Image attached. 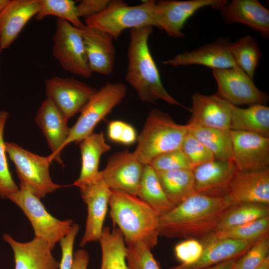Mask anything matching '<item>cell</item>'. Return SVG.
Instances as JSON below:
<instances>
[{
    "label": "cell",
    "instance_id": "cb8c5ba5",
    "mask_svg": "<svg viewBox=\"0 0 269 269\" xmlns=\"http://www.w3.org/2000/svg\"><path fill=\"white\" fill-rule=\"evenodd\" d=\"M40 6V0H10L0 13V51L13 43Z\"/></svg>",
    "mask_w": 269,
    "mask_h": 269
},
{
    "label": "cell",
    "instance_id": "8992f818",
    "mask_svg": "<svg viewBox=\"0 0 269 269\" xmlns=\"http://www.w3.org/2000/svg\"><path fill=\"white\" fill-rule=\"evenodd\" d=\"M19 185V190L8 199L27 217L33 229L34 237L44 241L53 250L56 243L69 232L73 221L60 220L52 216L25 184L20 182Z\"/></svg>",
    "mask_w": 269,
    "mask_h": 269
},
{
    "label": "cell",
    "instance_id": "44dd1931",
    "mask_svg": "<svg viewBox=\"0 0 269 269\" xmlns=\"http://www.w3.org/2000/svg\"><path fill=\"white\" fill-rule=\"evenodd\" d=\"M68 120L50 100L46 98L36 114L35 121L43 133L51 153L47 156L51 162L62 164L60 154L68 137Z\"/></svg>",
    "mask_w": 269,
    "mask_h": 269
},
{
    "label": "cell",
    "instance_id": "7402d4cb",
    "mask_svg": "<svg viewBox=\"0 0 269 269\" xmlns=\"http://www.w3.org/2000/svg\"><path fill=\"white\" fill-rule=\"evenodd\" d=\"M78 28L92 72L105 75L112 73L116 58L113 37L103 30L87 25Z\"/></svg>",
    "mask_w": 269,
    "mask_h": 269
},
{
    "label": "cell",
    "instance_id": "30bf717a",
    "mask_svg": "<svg viewBox=\"0 0 269 269\" xmlns=\"http://www.w3.org/2000/svg\"><path fill=\"white\" fill-rule=\"evenodd\" d=\"M217 84L216 94L233 105H265L268 94L259 89L239 68L212 69Z\"/></svg>",
    "mask_w": 269,
    "mask_h": 269
},
{
    "label": "cell",
    "instance_id": "836d02e7",
    "mask_svg": "<svg viewBox=\"0 0 269 269\" xmlns=\"http://www.w3.org/2000/svg\"><path fill=\"white\" fill-rule=\"evenodd\" d=\"M40 4L39 11L35 16L37 20L52 15L65 20L77 28L84 24L80 20L77 5L73 0H40Z\"/></svg>",
    "mask_w": 269,
    "mask_h": 269
},
{
    "label": "cell",
    "instance_id": "e575fe53",
    "mask_svg": "<svg viewBox=\"0 0 269 269\" xmlns=\"http://www.w3.org/2000/svg\"><path fill=\"white\" fill-rule=\"evenodd\" d=\"M211 235L218 238L257 241L269 235V216L246 224L217 231Z\"/></svg>",
    "mask_w": 269,
    "mask_h": 269
},
{
    "label": "cell",
    "instance_id": "681fc988",
    "mask_svg": "<svg viewBox=\"0 0 269 269\" xmlns=\"http://www.w3.org/2000/svg\"><path fill=\"white\" fill-rule=\"evenodd\" d=\"M10 0H0V13L9 3Z\"/></svg>",
    "mask_w": 269,
    "mask_h": 269
},
{
    "label": "cell",
    "instance_id": "5bb4252c",
    "mask_svg": "<svg viewBox=\"0 0 269 269\" xmlns=\"http://www.w3.org/2000/svg\"><path fill=\"white\" fill-rule=\"evenodd\" d=\"M230 131L233 161L238 171L269 169V137L250 132Z\"/></svg>",
    "mask_w": 269,
    "mask_h": 269
},
{
    "label": "cell",
    "instance_id": "d6a6232c",
    "mask_svg": "<svg viewBox=\"0 0 269 269\" xmlns=\"http://www.w3.org/2000/svg\"><path fill=\"white\" fill-rule=\"evenodd\" d=\"M269 216V206L254 203L229 207L222 215L217 231L246 224Z\"/></svg>",
    "mask_w": 269,
    "mask_h": 269
},
{
    "label": "cell",
    "instance_id": "d6986e66",
    "mask_svg": "<svg viewBox=\"0 0 269 269\" xmlns=\"http://www.w3.org/2000/svg\"><path fill=\"white\" fill-rule=\"evenodd\" d=\"M200 241L203 250L195 262L188 265L180 264L169 269H204L227 261L236 260L242 256L256 241L218 238L210 235Z\"/></svg>",
    "mask_w": 269,
    "mask_h": 269
},
{
    "label": "cell",
    "instance_id": "7bdbcfd3",
    "mask_svg": "<svg viewBox=\"0 0 269 269\" xmlns=\"http://www.w3.org/2000/svg\"><path fill=\"white\" fill-rule=\"evenodd\" d=\"M109 0H81L77 8L80 17L85 19L98 14L108 7Z\"/></svg>",
    "mask_w": 269,
    "mask_h": 269
},
{
    "label": "cell",
    "instance_id": "1f68e13d",
    "mask_svg": "<svg viewBox=\"0 0 269 269\" xmlns=\"http://www.w3.org/2000/svg\"><path fill=\"white\" fill-rule=\"evenodd\" d=\"M231 53L239 67L253 80L262 53L255 39L247 35L230 42Z\"/></svg>",
    "mask_w": 269,
    "mask_h": 269
},
{
    "label": "cell",
    "instance_id": "ee69618b",
    "mask_svg": "<svg viewBox=\"0 0 269 269\" xmlns=\"http://www.w3.org/2000/svg\"><path fill=\"white\" fill-rule=\"evenodd\" d=\"M126 124V122L120 120L110 122L107 127L109 139L113 142L120 143Z\"/></svg>",
    "mask_w": 269,
    "mask_h": 269
},
{
    "label": "cell",
    "instance_id": "d4e9b609",
    "mask_svg": "<svg viewBox=\"0 0 269 269\" xmlns=\"http://www.w3.org/2000/svg\"><path fill=\"white\" fill-rule=\"evenodd\" d=\"M227 23H242L269 37V10L258 0H233L219 10Z\"/></svg>",
    "mask_w": 269,
    "mask_h": 269
},
{
    "label": "cell",
    "instance_id": "4316f807",
    "mask_svg": "<svg viewBox=\"0 0 269 269\" xmlns=\"http://www.w3.org/2000/svg\"><path fill=\"white\" fill-rule=\"evenodd\" d=\"M230 130L269 137V107L256 104L242 108L232 105Z\"/></svg>",
    "mask_w": 269,
    "mask_h": 269
},
{
    "label": "cell",
    "instance_id": "f6af8a7d",
    "mask_svg": "<svg viewBox=\"0 0 269 269\" xmlns=\"http://www.w3.org/2000/svg\"><path fill=\"white\" fill-rule=\"evenodd\" d=\"M89 260V255L86 250H78L74 253L71 269H87Z\"/></svg>",
    "mask_w": 269,
    "mask_h": 269
},
{
    "label": "cell",
    "instance_id": "7a4b0ae2",
    "mask_svg": "<svg viewBox=\"0 0 269 269\" xmlns=\"http://www.w3.org/2000/svg\"><path fill=\"white\" fill-rule=\"evenodd\" d=\"M152 30L153 27L150 26L131 29L126 80L143 102L154 103L161 100L190 111V109L183 106L167 92L161 82L148 46V38Z\"/></svg>",
    "mask_w": 269,
    "mask_h": 269
},
{
    "label": "cell",
    "instance_id": "d590c367",
    "mask_svg": "<svg viewBox=\"0 0 269 269\" xmlns=\"http://www.w3.org/2000/svg\"><path fill=\"white\" fill-rule=\"evenodd\" d=\"M8 116L7 112L0 111V196L3 199H8L19 190L9 170L3 140L4 128Z\"/></svg>",
    "mask_w": 269,
    "mask_h": 269
},
{
    "label": "cell",
    "instance_id": "60d3db41",
    "mask_svg": "<svg viewBox=\"0 0 269 269\" xmlns=\"http://www.w3.org/2000/svg\"><path fill=\"white\" fill-rule=\"evenodd\" d=\"M203 250V245L199 240L188 239L177 244L174 252L180 264L188 265L195 262L200 258Z\"/></svg>",
    "mask_w": 269,
    "mask_h": 269
},
{
    "label": "cell",
    "instance_id": "8d00e7d4",
    "mask_svg": "<svg viewBox=\"0 0 269 269\" xmlns=\"http://www.w3.org/2000/svg\"><path fill=\"white\" fill-rule=\"evenodd\" d=\"M269 257V235L257 241L235 262L233 269H257Z\"/></svg>",
    "mask_w": 269,
    "mask_h": 269
},
{
    "label": "cell",
    "instance_id": "b9f144b4",
    "mask_svg": "<svg viewBox=\"0 0 269 269\" xmlns=\"http://www.w3.org/2000/svg\"><path fill=\"white\" fill-rule=\"evenodd\" d=\"M80 226L73 223L69 232L59 242L61 249V259L58 269H71L73 262V248Z\"/></svg>",
    "mask_w": 269,
    "mask_h": 269
},
{
    "label": "cell",
    "instance_id": "f35d334b",
    "mask_svg": "<svg viewBox=\"0 0 269 269\" xmlns=\"http://www.w3.org/2000/svg\"><path fill=\"white\" fill-rule=\"evenodd\" d=\"M181 149L188 159L192 169L215 159L213 153L188 130Z\"/></svg>",
    "mask_w": 269,
    "mask_h": 269
},
{
    "label": "cell",
    "instance_id": "9a60e30c",
    "mask_svg": "<svg viewBox=\"0 0 269 269\" xmlns=\"http://www.w3.org/2000/svg\"><path fill=\"white\" fill-rule=\"evenodd\" d=\"M83 201L87 207L85 229L80 246L99 241L109 207L111 190L101 176L96 181L79 188Z\"/></svg>",
    "mask_w": 269,
    "mask_h": 269
},
{
    "label": "cell",
    "instance_id": "8fae6325",
    "mask_svg": "<svg viewBox=\"0 0 269 269\" xmlns=\"http://www.w3.org/2000/svg\"><path fill=\"white\" fill-rule=\"evenodd\" d=\"M228 2L227 0H159L154 5V19L157 27L168 35L181 38L185 23L198 10L208 6L220 10Z\"/></svg>",
    "mask_w": 269,
    "mask_h": 269
},
{
    "label": "cell",
    "instance_id": "f1b7e54d",
    "mask_svg": "<svg viewBox=\"0 0 269 269\" xmlns=\"http://www.w3.org/2000/svg\"><path fill=\"white\" fill-rule=\"evenodd\" d=\"M155 171L163 191L175 206L195 193L192 170Z\"/></svg>",
    "mask_w": 269,
    "mask_h": 269
},
{
    "label": "cell",
    "instance_id": "ac0fdd59",
    "mask_svg": "<svg viewBox=\"0 0 269 269\" xmlns=\"http://www.w3.org/2000/svg\"><path fill=\"white\" fill-rule=\"evenodd\" d=\"M230 44L227 38H220L190 52L178 54L162 63L173 67L199 65L212 69L239 68L231 53Z\"/></svg>",
    "mask_w": 269,
    "mask_h": 269
},
{
    "label": "cell",
    "instance_id": "484cf974",
    "mask_svg": "<svg viewBox=\"0 0 269 269\" xmlns=\"http://www.w3.org/2000/svg\"><path fill=\"white\" fill-rule=\"evenodd\" d=\"M81 168L79 177L73 185L78 188L92 183L101 177L99 170L101 156L111 146L106 142L103 132L93 133L79 142Z\"/></svg>",
    "mask_w": 269,
    "mask_h": 269
},
{
    "label": "cell",
    "instance_id": "603a6c76",
    "mask_svg": "<svg viewBox=\"0 0 269 269\" xmlns=\"http://www.w3.org/2000/svg\"><path fill=\"white\" fill-rule=\"evenodd\" d=\"M3 239L11 248L14 260V269H58L60 262L53 257L49 246L36 237L26 243L15 240L5 234Z\"/></svg>",
    "mask_w": 269,
    "mask_h": 269
},
{
    "label": "cell",
    "instance_id": "7c38bea8",
    "mask_svg": "<svg viewBox=\"0 0 269 269\" xmlns=\"http://www.w3.org/2000/svg\"><path fill=\"white\" fill-rule=\"evenodd\" d=\"M46 98L68 120L80 112L97 90L72 77L53 76L44 82Z\"/></svg>",
    "mask_w": 269,
    "mask_h": 269
},
{
    "label": "cell",
    "instance_id": "4fadbf2b",
    "mask_svg": "<svg viewBox=\"0 0 269 269\" xmlns=\"http://www.w3.org/2000/svg\"><path fill=\"white\" fill-rule=\"evenodd\" d=\"M144 166L133 152L125 150L112 154L100 174L111 190L136 196Z\"/></svg>",
    "mask_w": 269,
    "mask_h": 269
},
{
    "label": "cell",
    "instance_id": "ba28073f",
    "mask_svg": "<svg viewBox=\"0 0 269 269\" xmlns=\"http://www.w3.org/2000/svg\"><path fill=\"white\" fill-rule=\"evenodd\" d=\"M5 151L14 163L20 182L25 184L39 199L62 187L52 180L49 166L51 161L13 142H5Z\"/></svg>",
    "mask_w": 269,
    "mask_h": 269
},
{
    "label": "cell",
    "instance_id": "52a82bcc",
    "mask_svg": "<svg viewBox=\"0 0 269 269\" xmlns=\"http://www.w3.org/2000/svg\"><path fill=\"white\" fill-rule=\"evenodd\" d=\"M127 86L121 82L108 83L91 97L80 112L70 133L63 148L72 142L79 143L93 133L97 125L118 105L127 94Z\"/></svg>",
    "mask_w": 269,
    "mask_h": 269
},
{
    "label": "cell",
    "instance_id": "7dc6e473",
    "mask_svg": "<svg viewBox=\"0 0 269 269\" xmlns=\"http://www.w3.org/2000/svg\"><path fill=\"white\" fill-rule=\"evenodd\" d=\"M236 260L227 261L204 269H233L234 265Z\"/></svg>",
    "mask_w": 269,
    "mask_h": 269
},
{
    "label": "cell",
    "instance_id": "2e32d148",
    "mask_svg": "<svg viewBox=\"0 0 269 269\" xmlns=\"http://www.w3.org/2000/svg\"><path fill=\"white\" fill-rule=\"evenodd\" d=\"M223 198L229 207L246 203L269 206V169L238 170Z\"/></svg>",
    "mask_w": 269,
    "mask_h": 269
},
{
    "label": "cell",
    "instance_id": "6da1fadb",
    "mask_svg": "<svg viewBox=\"0 0 269 269\" xmlns=\"http://www.w3.org/2000/svg\"><path fill=\"white\" fill-rule=\"evenodd\" d=\"M229 207L223 198L195 193L158 216L159 235L200 241L217 230L222 215Z\"/></svg>",
    "mask_w": 269,
    "mask_h": 269
},
{
    "label": "cell",
    "instance_id": "4dcf8cb0",
    "mask_svg": "<svg viewBox=\"0 0 269 269\" xmlns=\"http://www.w3.org/2000/svg\"><path fill=\"white\" fill-rule=\"evenodd\" d=\"M186 126L188 131L213 153L215 159L233 160L230 130Z\"/></svg>",
    "mask_w": 269,
    "mask_h": 269
},
{
    "label": "cell",
    "instance_id": "277c9868",
    "mask_svg": "<svg viewBox=\"0 0 269 269\" xmlns=\"http://www.w3.org/2000/svg\"><path fill=\"white\" fill-rule=\"evenodd\" d=\"M187 133L186 125L177 124L168 114L152 109L137 137L133 152L142 164H148L161 154L181 149Z\"/></svg>",
    "mask_w": 269,
    "mask_h": 269
},
{
    "label": "cell",
    "instance_id": "9c48e42d",
    "mask_svg": "<svg viewBox=\"0 0 269 269\" xmlns=\"http://www.w3.org/2000/svg\"><path fill=\"white\" fill-rule=\"evenodd\" d=\"M52 39V55L65 70L86 78L92 76L93 72L78 28L65 20L57 18Z\"/></svg>",
    "mask_w": 269,
    "mask_h": 269
},
{
    "label": "cell",
    "instance_id": "f546056e",
    "mask_svg": "<svg viewBox=\"0 0 269 269\" xmlns=\"http://www.w3.org/2000/svg\"><path fill=\"white\" fill-rule=\"evenodd\" d=\"M102 259L100 269H128L127 245L118 228H103L99 240Z\"/></svg>",
    "mask_w": 269,
    "mask_h": 269
},
{
    "label": "cell",
    "instance_id": "bcb514c9",
    "mask_svg": "<svg viewBox=\"0 0 269 269\" xmlns=\"http://www.w3.org/2000/svg\"><path fill=\"white\" fill-rule=\"evenodd\" d=\"M137 134L135 129L132 125L126 123L120 143L126 145H131L137 140Z\"/></svg>",
    "mask_w": 269,
    "mask_h": 269
},
{
    "label": "cell",
    "instance_id": "f907efd6",
    "mask_svg": "<svg viewBox=\"0 0 269 269\" xmlns=\"http://www.w3.org/2000/svg\"><path fill=\"white\" fill-rule=\"evenodd\" d=\"M1 51H0V55Z\"/></svg>",
    "mask_w": 269,
    "mask_h": 269
},
{
    "label": "cell",
    "instance_id": "ab89813d",
    "mask_svg": "<svg viewBox=\"0 0 269 269\" xmlns=\"http://www.w3.org/2000/svg\"><path fill=\"white\" fill-rule=\"evenodd\" d=\"M148 164L155 171L192 170L188 159L181 149L161 154L153 158Z\"/></svg>",
    "mask_w": 269,
    "mask_h": 269
},
{
    "label": "cell",
    "instance_id": "c3c4849f",
    "mask_svg": "<svg viewBox=\"0 0 269 269\" xmlns=\"http://www.w3.org/2000/svg\"><path fill=\"white\" fill-rule=\"evenodd\" d=\"M257 269H269V257Z\"/></svg>",
    "mask_w": 269,
    "mask_h": 269
},
{
    "label": "cell",
    "instance_id": "74e56055",
    "mask_svg": "<svg viewBox=\"0 0 269 269\" xmlns=\"http://www.w3.org/2000/svg\"><path fill=\"white\" fill-rule=\"evenodd\" d=\"M126 263L128 269H160L151 249L141 243L127 245Z\"/></svg>",
    "mask_w": 269,
    "mask_h": 269
},
{
    "label": "cell",
    "instance_id": "e0dca14e",
    "mask_svg": "<svg viewBox=\"0 0 269 269\" xmlns=\"http://www.w3.org/2000/svg\"><path fill=\"white\" fill-rule=\"evenodd\" d=\"M238 169L233 160L215 159L192 169L196 194L223 198Z\"/></svg>",
    "mask_w": 269,
    "mask_h": 269
},
{
    "label": "cell",
    "instance_id": "3957f363",
    "mask_svg": "<svg viewBox=\"0 0 269 269\" xmlns=\"http://www.w3.org/2000/svg\"><path fill=\"white\" fill-rule=\"evenodd\" d=\"M109 207L127 245L141 243L151 249L156 246L158 215L147 204L136 195L111 190Z\"/></svg>",
    "mask_w": 269,
    "mask_h": 269
},
{
    "label": "cell",
    "instance_id": "83f0119b",
    "mask_svg": "<svg viewBox=\"0 0 269 269\" xmlns=\"http://www.w3.org/2000/svg\"><path fill=\"white\" fill-rule=\"evenodd\" d=\"M136 196L153 209L158 216L175 207L163 191L155 170L149 164L144 166Z\"/></svg>",
    "mask_w": 269,
    "mask_h": 269
},
{
    "label": "cell",
    "instance_id": "5b68a950",
    "mask_svg": "<svg viewBox=\"0 0 269 269\" xmlns=\"http://www.w3.org/2000/svg\"><path fill=\"white\" fill-rule=\"evenodd\" d=\"M155 1L147 0L129 5L122 0H110L102 12L85 19L86 25L99 28L117 39L123 31L146 26L156 27L154 16Z\"/></svg>",
    "mask_w": 269,
    "mask_h": 269
},
{
    "label": "cell",
    "instance_id": "ffe728a7",
    "mask_svg": "<svg viewBox=\"0 0 269 269\" xmlns=\"http://www.w3.org/2000/svg\"><path fill=\"white\" fill-rule=\"evenodd\" d=\"M232 104L216 94L203 95L196 92L192 96L189 126L230 130Z\"/></svg>",
    "mask_w": 269,
    "mask_h": 269
}]
</instances>
